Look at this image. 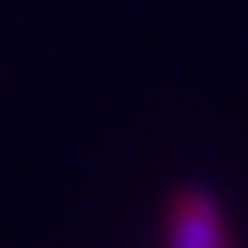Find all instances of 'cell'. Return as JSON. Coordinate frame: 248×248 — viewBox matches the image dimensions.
<instances>
[{
  "label": "cell",
  "mask_w": 248,
  "mask_h": 248,
  "mask_svg": "<svg viewBox=\"0 0 248 248\" xmlns=\"http://www.w3.org/2000/svg\"><path fill=\"white\" fill-rule=\"evenodd\" d=\"M169 248H229V229H223V209L214 194L184 189L169 203Z\"/></svg>",
  "instance_id": "6da1fadb"
}]
</instances>
